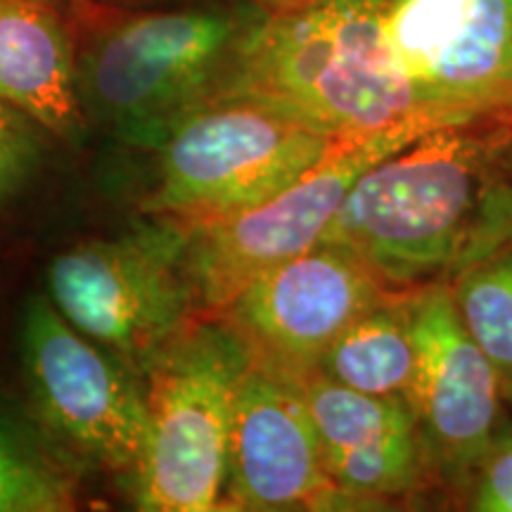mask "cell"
I'll return each mask as SVG.
<instances>
[{"label": "cell", "instance_id": "cell-1", "mask_svg": "<svg viewBox=\"0 0 512 512\" xmlns=\"http://www.w3.org/2000/svg\"><path fill=\"white\" fill-rule=\"evenodd\" d=\"M76 81L88 126L155 150L185 112L219 93L264 8L249 3L114 5L72 0Z\"/></svg>", "mask_w": 512, "mask_h": 512}, {"label": "cell", "instance_id": "cell-2", "mask_svg": "<svg viewBox=\"0 0 512 512\" xmlns=\"http://www.w3.org/2000/svg\"><path fill=\"white\" fill-rule=\"evenodd\" d=\"M475 124L434 128L370 166L320 242L347 249L394 292L496 249L501 221L486 216L494 138Z\"/></svg>", "mask_w": 512, "mask_h": 512}, {"label": "cell", "instance_id": "cell-3", "mask_svg": "<svg viewBox=\"0 0 512 512\" xmlns=\"http://www.w3.org/2000/svg\"><path fill=\"white\" fill-rule=\"evenodd\" d=\"M384 5L387 0H304L264 10L242 38L221 91L273 102L332 138L411 121L453 126L422 105L389 48Z\"/></svg>", "mask_w": 512, "mask_h": 512}, {"label": "cell", "instance_id": "cell-4", "mask_svg": "<svg viewBox=\"0 0 512 512\" xmlns=\"http://www.w3.org/2000/svg\"><path fill=\"white\" fill-rule=\"evenodd\" d=\"M252 361L221 313H197L147 363V444L128 479L138 510H223L235 394Z\"/></svg>", "mask_w": 512, "mask_h": 512}, {"label": "cell", "instance_id": "cell-5", "mask_svg": "<svg viewBox=\"0 0 512 512\" xmlns=\"http://www.w3.org/2000/svg\"><path fill=\"white\" fill-rule=\"evenodd\" d=\"M337 140L268 100L214 93L155 147V185L140 211L183 226L238 214L302 178Z\"/></svg>", "mask_w": 512, "mask_h": 512}, {"label": "cell", "instance_id": "cell-6", "mask_svg": "<svg viewBox=\"0 0 512 512\" xmlns=\"http://www.w3.org/2000/svg\"><path fill=\"white\" fill-rule=\"evenodd\" d=\"M46 294L76 330L140 377L200 313L185 268V226L157 216L57 252L46 268Z\"/></svg>", "mask_w": 512, "mask_h": 512}, {"label": "cell", "instance_id": "cell-7", "mask_svg": "<svg viewBox=\"0 0 512 512\" xmlns=\"http://www.w3.org/2000/svg\"><path fill=\"white\" fill-rule=\"evenodd\" d=\"M19 358L38 427L81 465L128 484L147 444L143 377L76 330L48 294L24 304Z\"/></svg>", "mask_w": 512, "mask_h": 512}, {"label": "cell", "instance_id": "cell-8", "mask_svg": "<svg viewBox=\"0 0 512 512\" xmlns=\"http://www.w3.org/2000/svg\"><path fill=\"white\" fill-rule=\"evenodd\" d=\"M441 126L411 121L368 136L342 138L313 169L271 200L185 226V268L200 313H221L256 275L316 247L351 185L370 166Z\"/></svg>", "mask_w": 512, "mask_h": 512}, {"label": "cell", "instance_id": "cell-9", "mask_svg": "<svg viewBox=\"0 0 512 512\" xmlns=\"http://www.w3.org/2000/svg\"><path fill=\"white\" fill-rule=\"evenodd\" d=\"M392 292L347 249L318 242L256 275L221 316L245 339L254 363L299 382L316 373L361 313Z\"/></svg>", "mask_w": 512, "mask_h": 512}, {"label": "cell", "instance_id": "cell-10", "mask_svg": "<svg viewBox=\"0 0 512 512\" xmlns=\"http://www.w3.org/2000/svg\"><path fill=\"white\" fill-rule=\"evenodd\" d=\"M415 375L408 406L418 420L432 472L467 486L501 425L503 377L465 330L444 283L411 292Z\"/></svg>", "mask_w": 512, "mask_h": 512}, {"label": "cell", "instance_id": "cell-11", "mask_svg": "<svg viewBox=\"0 0 512 512\" xmlns=\"http://www.w3.org/2000/svg\"><path fill=\"white\" fill-rule=\"evenodd\" d=\"M223 510H361L325 470L299 384L254 361L235 394Z\"/></svg>", "mask_w": 512, "mask_h": 512}, {"label": "cell", "instance_id": "cell-12", "mask_svg": "<svg viewBox=\"0 0 512 512\" xmlns=\"http://www.w3.org/2000/svg\"><path fill=\"white\" fill-rule=\"evenodd\" d=\"M297 384L325 470L361 510L411 496L434 475L408 401L354 392L318 370Z\"/></svg>", "mask_w": 512, "mask_h": 512}, {"label": "cell", "instance_id": "cell-13", "mask_svg": "<svg viewBox=\"0 0 512 512\" xmlns=\"http://www.w3.org/2000/svg\"><path fill=\"white\" fill-rule=\"evenodd\" d=\"M0 100L62 143L79 145L88 136L67 3L0 0Z\"/></svg>", "mask_w": 512, "mask_h": 512}, {"label": "cell", "instance_id": "cell-14", "mask_svg": "<svg viewBox=\"0 0 512 512\" xmlns=\"http://www.w3.org/2000/svg\"><path fill=\"white\" fill-rule=\"evenodd\" d=\"M422 105L451 124L512 107V0H477L418 81Z\"/></svg>", "mask_w": 512, "mask_h": 512}, {"label": "cell", "instance_id": "cell-15", "mask_svg": "<svg viewBox=\"0 0 512 512\" xmlns=\"http://www.w3.org/2000/svg\"><path fill=\"white\" fill-rule=\"evenodd\" d=\"M411 292H392L361 313L325 351L318 373L354 392L408 401L415 375Z\"/></svg>", "mask_w": 512, "mask_h": 512}, {"label": "cell", "instance_id": "cell-16", "mask_svg": "<svg viewBox=\"0 0 512 512\" xmlns=\"http://www.w3.org/2000/svg\"><path fill=\"white\" fill-rule=\"evenodd\" d=\"M81 467L41 427L0 415V512L76 510Z\"/></svg>", "mask_w": 512, "mask_h": 512}, {"label": "cell", "instance_id": "cell-17", "mask_svg": "<svg viewBox=\"0 0 512 512\" xmlns=\"http://www.w3.org/2000/svg\"><path fill=\"white\" fill-rule=\"evenodd\" d=\"M456 275L448 290L458 316L503 377L512 368V247H496Z\"/></svg>", "mask_w": 512, "mask_h": 512}, {"label": "cell", "instance_id": "cell-18", "mask_svg": "<svg viewBox=\"0 0 512 512\" xmlns=\"http://www.w3.org/2000/svg\"><path fill=\"white\" fill-rule=\"evenodd\" d=\"M475 5L477 0H387L384 36L415 88Z\"/></svg>", "mask_w": 512, "mask_h": 512}, {"label": "cell", "instance_id": "cell-19", "mask_svg": "<svg viewBox=\"0 0 512 512\" xmlns=\"http://www.w3.org/2000/svg\"><path fill=\"white\" fill-rule=\"evenodd\" d=\"M48 138L34 119L0 100V211L34 181Z\"/></svg>", "mask_w": 512, "mask_h": 512}, {"label": "cell", "instance_id": "cell-20", "mask_svg": "<svg viewBox=\"0 0 512 512\" xmlns=\"http://www.w3.org/2000/svg\"><path fill=\"white\" fill-rule=\"evenodd\" d=\"M467 508L512 512V422H503L477 460L465 486Z\"/></svg>", "mask_w": 512, "mask_h": 512}, {"label": "cell", "instance_id": "cell-21", "mask_svg": "<svg viewBox=\"0 0 512 512\" xmlns=\"http://www.w3.org/2000/svg\"><path fill=\"white\" fill-rule=\"evenodd\" d=\"M105 3H114V5H128V8H138V5H159V3H192V0H105ZM238 3H249V5H256V8H264V10H278V8H285V5L304 3V0H238Z\"/></svg>", "mask_w": 512, "mask_h": 512}, {"label": "cell", "instance_id": "cell-22", "mask_svg": "<svg viewBox=\"0 0 512 512\" xmlns=\"http://www.w3.org/2000/svg\"><path fill=\"white\" fill-rule=\"evenodd\" d=\"M503 401L512 406V368L503 375Z\"/></svg>", "mask_w": 512, "mask_h": 512}, {"label": "cell", "instance_id": "cell-23", "mask_svg": "<svg viewBox=\"0 0 512 512\" xmlns=\"http://www.w3.org/2000/svg\"><path fill=\"white\" fill-rule=\"evenodd\" d=\"M62 3H67V5H69V3H72V0H62Z\"/></svg>", "mask_w": 512, "mask_h": 512}]
</instances>
